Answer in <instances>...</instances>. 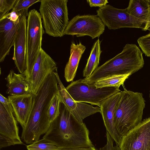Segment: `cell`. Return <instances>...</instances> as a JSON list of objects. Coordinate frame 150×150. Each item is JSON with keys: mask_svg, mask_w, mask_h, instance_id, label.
<instances>
[{"mask_svg": "<svg viewBox=\"0 0 150 150\" xmlns=\"http://www.w3.org/2000/svg\"><path fill=\"white\" fill-rule=\"evenodd\" d=\"M40 1V0H17L12 11H19L28 9L30 6Z\"/></svg>", "mask_w": 150, "mask_h": 150, "instance_id": "484cf974", "label": "cell"}, {"mask_svg": "<svg viewBox=\"0 0 150 150\" xmlns=\"http://www.w3.org/2000/svg\"><path fill=\"white\" fill-rule=\"evenodd\" d=\"M147 30H148V31H149L150 32L149 33H150V27H149L147 29Z\"/></svg>", "mask_w": 150, "mask_h": 150, "instance_id": "d6a6232c", "label": "cell"}, {"mask_svg": "<svg viewBox=\"0 0 150 150\" xmlns=\"http://www.w3.org/2000/svg\"><path fill=\"white\" fill-rule=\"evenodd\" d=\"M149 98L150 99V93H149Z\"/></svg>", "mask_w": 150, "mask_h": 150, "instance_id": "836d02e7", "label": "cell"}, {"mask_svg": "<svg viewBox=\"0 0 150 150\" xmlns=\"http://www.w3.org/2000/svg\"><path fill=\"white\" fill-rule=\"evenodd\" d=\"M86 47L81 42L77 44L72 42L70 47V56L65 66L64 77L67 82L72 81L74 78L80 60Z\"/></svg>", "mask_w": 150, "mask_h": 150, "instance_id": "d6986e66", "label": "cell"}, {"mask_svg": "<svg viewBox=\"0 0 150 150\" xmlns=\"http://www.w3.org/2000/svg\"><path fill=\"white\" fill-rule=\"evenodd\" d=\"M96 13L110 30L128 28L142 29L145 25L143 21L129 14L126 8L119 9L108 4L99 8Z\"/></svg>", "mask_w": 150, "mask_h": 150, "instance_id": "ba28073f", "label": "cell"}, {"mask_svg": "<svg viewBox=\"0 0 150 150\" xmlns=\"http://www.w3.org/2000/svg\"><path fill=\"white\" fill-rule=\"evenodd\" d=\"M137 42L143 53L150 57V33L139 37Z\"/></svg>", "mask_w": 150, "mask_h": 150, "instance_id": "d4e9b609", "label": "cell"}, {"mask_svg": "<svg viewBox=\"0 0 150 150\" xmlns=\"http://www.w3.org/2000/svg\"><path fill=\"white\" fill-rule=\"evenodd\" d=\"M28 9L21 10L19 24L14 44L13 59L20 74L26 69L27 26Z\"/></svg>", "mask_w": 150, "mask_h": 150, "instance_id": "5bb4252c", "label": "cell"}, {"mask_svg": "<svg viewBox=\"0 0 150 150\" xmlns=\"http://www.w3.org/2000/svg\"><path fill=\"white\" fill-rule=\"evenodd\" d=\"M150 6V0H130L126 8L129 14L142 20L145 24Z\"/></svg>", "mask_w": 150, "mask_h": 150, "instance_id": "44dd1931", "label": "cell"}, {"mask_svg": "<svg viewBox=\"0 0 150 150\" xmlns=\"http://www.w3.org/2000/svg\"><path fill=\"white\" fill-rule=\"evenodd\" d=\"M57 70L56 63L42 48L28 79L33 95L37 94L48 76Z\"/></svg>", "mask_w": 150, "mask_h": 150, "instance_id": "7c38bea8", "label": "cell"}, {"mask_svg": "<svg viewBox=\"0 0 150 150\" xmlns=\"http://www.w3.org/2000/svg\"><path fill=\"white\" fill-rule=\"evenodd\" d=\"M142 54L135 44H127L120 53L98 67L90 76L83 80L86 82L94 83L111 76L132 74L143 67L144 61Z\"/></svg>", "mask_w": 150, "mask_h": 150, "instance_id": "3957f363", "label": "cell"}, {"mask_svg": "<svg viewBox=\"0 0 150 150\" xmlns=\"http://www.w3.org/2000/svg\"><path fill=\"white\" fill-rule=\"evenodd\" d=\"M0 103L6 105L11 104L9 99L4 97L1 94H0Z\"/></svg>", "mask_w": 150, "mask_h": 150, "instance_id": "1f68e13d", "label": "cell"}, {"mask_svg": "<svg viewBox=\"0 0 150 150\" xmlns=\"http://www.w3.org/2000/svg\"><path fill=\"white\" fill-rule=\"evenodd\" d=\"M58 81V94L61 103H63L69 112L79 122L83 123L86 117L97 112H101L99 107H93L83 103L74 100L69 93L62 83L58 74L56 73Z\"/></svg>", "mask_w": 150, "mask_h": 150, "instance_id": "4fadbf2b", "label": "cell"}, {"mask_svg": "<svg viewBox=\"0 0 150 150\" xmlns=\"http://www.w3.org/2000/svg\"><path fill=\"white\" fill-rule=\"evenodd\" d=\"M66 88L75 101L99 107L106 99L121 91L119 88L113 87L97 88L94 83L86 82L82 79L72 82Z\"/></svg>", "mask_w": 150, "mask_h": 150, "instance_id": "52a82bcc", "label": "cell"}, {"mask_svg": "<svg viewBox=\"0 0 150 150\" xmlns=\"http://www.w3.org/2000/svg\"><path fill=\"white\" fill-rule=\"evenodd\" d=\"M122 93L114 117L115 128L121 139L142 121L145 106L142 93L126 89Z\"/></svg>", "mask_w": 150, "mask_h": 150, "instance_id": "277c9868", "label": "cell"}, {"mask_svg": "<svg viewBox=\"0 0 150 150\" xmlns=\"http://www.w3.org/2000/svg\"><path fill=\"white\" fill-rule=\"evenodd\" d=\"M20 19L13 21L8 16V14L0 18V62H3L8 55L10 49L13 46L14 40L19 24Z\"/></svg>", "mask_w": 150, "mask_h": 150, "instance_id": "9a60e30c", "label": "cell"}, {"mask_svg": "<svg viewBox=\"0 0 150 150\" xmlns=\"http://www.w3.org/2000/svg\"><path fill=\"white\" fill-rule=\"evenodd\" d=\"M17 0H0V18L12 9Z\"/></svg>", "mask_w": 150, "mask_h": 150, "instance_id": "4316f807", "label": "cell"}, {"mask_svg": "<svg viewBox=\"0 0 150 150\" xmlns=\"http://www.w3.org/2000/svg\"><path fill=\"white\" fill-rule=\"evenodd\" d=\"M11 105L0 103V148L23 144L19 135L17 120Z\"/></svg>", "mask_w": 150, "mask_h": 150, "instance_id": "30bf717a", "label": "cell"}, {"mask_svg": "<svg viewBox=\"0 0 150 150\" xmlns=\"http://www.w3.org/2000/svg\"><path fill=\"white\" fill-rule=\"evenodd\" d=\"M60 103V99L58 93L53 98L48 110V117L50 123L59 115Z\"/></svg>", "mask_w": 150, "mask_h": 150, "instance_id": "cb8c5ba5", "label": "cell"}, {"mask_svg": "<svg viewBox=\"0 0 150 150\" xmlns=\"http://www.w3.org/2000/svg\"><path fill=\"white\" fill-rule=\"evenodd\" d=\"M150 27V6L149 8V13L147 16L144 28L142 29V30L146 31L147 29Z\"/></svg>", "mask_w": 150, "mask_h": 150, "instance_id": "4dcf8cb0", "label": "cell"}, {"mask_svg": "<svg viewBox=\"0 0 150 150\" xmlns=\"http://www.w3.org/2000/svg\"><path fill=\"white\" fill-rule=\"evenodd\" d=\"M122 91L117 93L105 100L100 106L104 123L107 131L117 145H120L122 139L115 128L114 117L115 113L122 96Z\"/></svg>", "mask_w": 150, "mask_h": 150, "instance_id": "2e32d148", "label": "cell"}, {"mask_svg": "<svg viewBox=\"0 0 150 150\" xmlns=\"http://www.w3.org/2000/svg\"><path fill=\"white\" fill-rule=\"evenodd\" d=\"M57 70L46 78L37 94L34 95L32 108L28 121L23 129L22 140L30 144L39 140L40 136L48 131L51 123L48 111L54 96L58 92Z\"/></svg>", "mask_w": 150, "mask_h": 150, "instance_id": "6da1fadb", "label": "cell"}, {"mask_svg": "<svg viewBox=\"0 0 150 150\" xmlns=\"http://www.w3.org/2000/svg\"><path fill=\"white\" fill-rule=\"evenodd\" d=\"M33 94L8 96L17 121L22 128L27 124L33 103Z\"/></svg>", "mask_w": 150, "mask_h": 150, "instance_id": "e0dca14e", "label": "cell"}, {"mask_svg": "<svg viewBox=\"0 0 150 150\" xmlns=\"http://www.w3.org/2000/svg\"><path fill=\"white\" fill-rule=\"evenodd\" d=\"M57 150H96L93 146L85 148H59Z\"/></svg>", "mask_w": 150, "mask_h": 150, "instance_id": "f546056e", "label": "cell"}, {"mask_svg": "<svg viewBox=\"0 0 150 150\" xmlns=\"http://www.w3.org/2000/svg\"><path fill=\"white\" fill-rule=\"evenodd\" d=\"M67 0H41L39 11L46 33L62 37L69 22Z\"/></svg>", "mask_w": 150, "mask_h": 150, "instance_id": "5b68a950", "label": "cell"}, {"mask_svg": "<svg viewBox=\"0 0 150 150\" xmlns=\"http://www.w3.org/2000/svg\"><path fill=\"white\" fill-rule=\"evenodd\" d=\"M27 16L26 69L24 73L28 80L42 48V37L45 31L40 13L33 9L28 12Z\"/></svg>", "mask_w": 150, "mask_h": 150, "instance_id": "8992f818", "label": "cell"}, {"mask_svg": "<svg viewBox=\"0 0 150 150\" xmlns=\"http://www.w3.org/2000/svg\"><path fill=\"white\" fill-rule=\"evenodd\" d=\"M107 143L105 145L100 148L99 150H120L119 146H114L113 139L108 132L107 131L106 133Z\"/></svg>", "mask_w": 150, "mask_h": 150, "instance_id": "83f0119b", "label": "cell"}, {"mask_svg": "<svg viewBox=\"0 0 150 150\" xmlns=\"http://www.w3.org/2000/svg\"><path fill=\"white\" fill-rule=\"evenodd\" d=\"M28 150H57L59 148L54 143L45 138L26 146Z\"/></svg>", "mask_w": 150, "mask_h": 150, "instance_id": "603a6c76", "label": "cell"}, {"mask_svg": "<svg viewBox=\"0 0 150 150\" xmlns=\"http://www.w3.org/2000/svg\"><path fill=\"white\" fill-rule=\"evenodd\" d=\"M101 41L98 38L93 43L87 60V64L83 71V76L85 78L90 76L98 67L102 52L100 48Z\"/></svg>", "mask_w": 150, "mask_h": 150, "instance_id": "ffe728a7", "label": "cell"}, {"mask_svg": "<svg viewBox=\"0 0 150 150\" xmlns=\"http://www.w3.org/2000/svg\"><path fill=\"white\" fill-rule=\"evenodd\" d=\"M132 74L114 75L99 79L94 83L97 88L113 87L119 88Z\"/></svg>", "mask_w": 150, "mask_h": 150, "instance_id": "7402d4cb", "label": "cell"}, {"mask_svg": "<svg viewBox=\"0 0 150 150\" xmlns=\"http://www.w3.org/2000/svg\"><path fill=\"white\" fill-rule=\"evenodd\" d=\"M86 125L77 120L61 103L59 116L51 123L43 138L59 148H85L93 146Z\"/></svg>", "mask_w": 150, "mask_h": 150, "instance_id": "7a4b0ae2", "label": "cell"}, {"mask_svg": "<svg viewBox=\"0 0 150 150\" xmlns=\"http://www.w3.org/2000/svg\"><path fill=\"white\" fill-rule=\"evenodd\" d=\"M119 147L120 150H150V117L123 136Z\"/></svg>", "mask_w": 150, "mask_h": 150, "instance_id": "8fae6325", "label": "cell"}, {"mask_svg": "<svg viewBox=\"0 0 150 150\" xmlns=\"http://www.w3.org/2000/svg\"><path fill=\"white\" fill-rule=\"evenodd\" d=\"M86 1L91 7L101 8L106 6L108 3L107 0H87Z\"/></svg>", "mask_w": 150, "mask_h": 150, "instance_id": "f1b7e54d", "label": "cell"}, {"mask_svg": "<svg viewBox=\"0 0 150 150\" xmlns=\"http://www.w3.org/2000/svg\"><path fill=\"white\" fill-rule=\"evenodd\" d=\"M5 79L7 88L6 93L10 96L32 94L29 83L24 73L16 74L11 69Z\"/></svg>", "mask_w": 150, "mask_h": 150, "instance_id": "ac0fdd59", "label": "cell"}, {"mask_svg": "<svg viewBox=\"0 0 150 150\" xmlns=\"http://www.w3.org/2000/svg\"><path fill=\"white\" fill-rule=\"evenodd\" d=\"M105 27L97 15H78L69 21L64 34L77 37L89 36L93 39L99 38L104 32Z\"/></svg>", "mask_w": 150, "mask_h": 150, "instance_id": "9c48e42d", "label": "cell"}]
</instances>
